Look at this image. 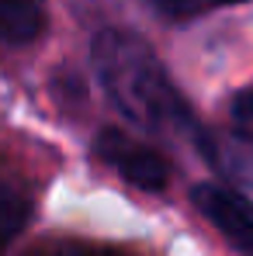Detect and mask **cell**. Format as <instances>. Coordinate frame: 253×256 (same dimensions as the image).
I'll return each mask as SVG.
<instances>
[{"instance_id":"3957f363","label":"cell","mask_w":253,"mask_h":256,"mask_svg":"<svg viewBox=\"0 0 253 256\" xmlns=\"http://www.w3.org/2000/svg\"><path fill=\"white\" fill-rule=\"evenodd\" d=\"M97 156H101L104 163H111L132 187H139V190H146V194L167 190L170 173H167L163 156L153 152L149 146H139V142L125 138V135L115 132V128H108V132L97 135Z\"/></svg>"},{"instance_id":"7a4b0ae2","label":"cell","mask_w":253,"mask_h":256,"mask_svg":"<svg viewBox=\"0 0 253 256\" xmlns=\"http://www.w3.org/2000/svg\"><path fill=\"white\" fill-rule=\"evenodd\" d=\"M191 201L236 253L253 256V208L246 198L222 184H198L191 190Z\"/></svg>"},{"instance_id":"52a82bcc","label":"cell","mask_w":253,"mask_h":256,"mask_svg":"<svg viewBox=\"0 0 253 256\" xmlns=\"http://www.w3.org/2000/svg\"><path fill=\"white\" fill-rule=\"evenodd\" d=\"M42 256H125L118 250H97V246H59V250H49Z\"/></svg>"},{"instance_id":"9c48e42d","label":"cell","mask_w":253,"mask_h":256,"mask_svg":"<svg viewBox=\"0 0 253 256\" xmlns=\"http://www.w3.org/2000/svg\"><path fill=\"white\" fill-rule=\"evenodd\" d=\"M211 7H229V4H243V0H208Z\"/></svg>"},{"instance_id":"ba28073f","label":"cell","mask_w":253,"mask_h":256,"mask_svg":"<svg viewBox=\"0 0 253 256\" xmlns=\"http://www.w3.org/2000/svg\"><path fill=\"white\" fill-rule=\"evenodd\" d=\"M232 114H236V118L253 122V84L246 86L243 94H236V100H232Z\"/></svg>"},{"instance_id":"8992f818","label":"cell","mask_w":253,"mask_h":256,"mask_svg":"<svg viewBox=\"0 0 253 256\" xmlns=\"http://www.w3.org/2000/svg\"><path fill=\"white\" fill-rule=\"evenodd\" d=\"M146 4L163 18H194V14L211 7L208 0H146Z\"/></svg>"},{"instance_id":"6da1fadb","label":"cell","mask_w":253,"mask_h":256,"mask_svg":"<svg viewBox=\"0 0 253 256\" xmlns=\"http://www.w3.org/2000/svg\"><path fill=\"white\" fill-rule=\"evenodd\" d=\"M90 59L108 100L118 108L128 125L153 135L194 128V118L180 100L177 86L170 84L163 62L139 35L125 28H104L90 45Z\"/></svg>"},{"instance_id":"5b68a950","label":"cell","mask_w":253,"mask_h":256,"mask_svg":"<svg viewBox=\"0 0 253 256\" xmlns=\"http://www.w3.org/2000/svg\"><path fill=\"white\" fill-rule=\"evenodd\" d=\"M25 218H28V201H25V194H21L14 184H7V180L0 176V250L18 236V228L25 225Z\"/></svg>"},{"instance_id":"277c9868","label":"cell","mask_w":253,"mask_h":256,"mask_svg":"<svg viewBox=\"0 0 253 256\" xmlns=\"http://www.w3.org/2000/svg\"><path fill=\"white\" fill-rule=\"evenodd\" d=\"M45 32V7L39 0H0V42L28 45Z\"/></svg>"}]
</instances>
